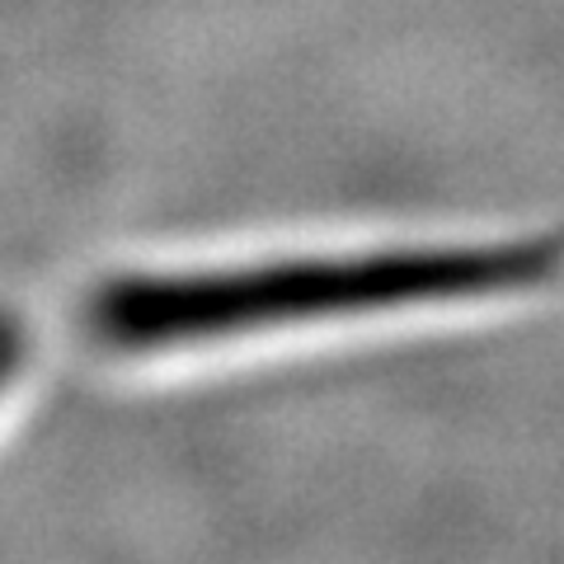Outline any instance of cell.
Wrapping results in <instances>:
<instances>
[{"label":"cell","mask_w":564,"mask_h":564,"mask_svg":"<svg viewBox=\"0 0 564 564\" xmlns=\"http://www.w3.org/2000/svg\"><path fill=\"white\" fill-rule=\"evenodd\" d=\"M564 250L551 240L470 245V250H391L352 259H292L231 273L118 278L90 302V325L113 348H174L221 334L391 311L443 296H480L551 282Z\"/></svg>","instance_id":"1"},{"label":"cell","mask_w":564,"mask_h":564,"mask_svg":"<svg viewBox=\"0 0 564 564\" xmlns=\"http://www.w3.org/2000/svg\"><path fill=\"white\" fill-rule=\"evenodd\" d=\"M14 358H20V334H14V325H10V321H0V381L10 377Z\"/></svg>","instance_id":"2"}]
</instances>
